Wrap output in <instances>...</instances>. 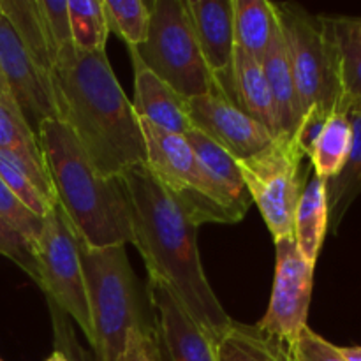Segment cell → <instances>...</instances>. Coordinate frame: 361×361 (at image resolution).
<instances>
[{
	"mask_svg": "<svg viewBox=\"0 0 361 361\" xmlns=\"http://www.w3.org/2000/svg\"><path fill=\"white\" fill-rule=\"evenodd\" d=\"M71 20V39L78 51H106L109 28L104 0H67Z\"/></svg>",
	"mask_w": 361,
	"mask_h": 361,
	"instance_id": "27",
	"label": "cell"
},
{
	"mask_svg": "<svg viewBox=\"0 0 361 361\" xmlns=\"http://www.w3.org/2000/svg\"><path fill=\"white\" fill-rule=\"evenodd\" d=\"M337 51L338 81L342 102L338 108L353 109L361 106V41L356 32L358 18L324 16Z\"/></svg>",
	"mask_w": 361,
	"mask_h": 361,
	"instance_id": "21",
	"label": "cell"
},
{
	"mask_svg": "<svg viewBox=\"0 0 361 361\" xmlns=\"http://www.w3.org/2000/svg\"><path fill=\"white\" fill-rule=\"evenodd\" d=\"M85 288L97 361H122L133 331L157 337L145 309L126 245L88 247L80 242Z\"/></svg>",
	"mask_w": 361,
	"mask_h": 361,
	"instance_id": "4",
	"label": "cell"
},
{
	"mask_svg": "<svg viewBox=\"0 0 361 361\" xmlns=\"http://www.w3.org/2000/svg\"><path fill=\"white\" fill-rule=\"evenodd\" d=\"M37 286L53 309L69 316L92 342L90 310L81 264L80 240L59 203L42 219V229L34 243Z\"/></svg>",
	"mask_w": 361,
	"mask_h": 361,
	"instance_id": "8",
	"label": "cell"
},
{
	"mask_svg": "<svg viewBox=\"0 0 361 361\" xmlns=\"http://www.w3.org/2000/svg\"><path fill=\"white\" fill-rule=\"evenodd\" d=\"M130 49L187 101L221 90L204 63L185 0H154L147 41Z\"/></svg>",
	"mask_w": 361,
	"mask_h": 361,
	"instance_id": "5",
	"label": "cell"
},
{
	"mask_svg": "<svg viewBox=\"0 0 361 361\" xmlns=\"http://www.w3.org/2000/svg\"><path fill=\"white\" fill-rule=\"evenodd\" d=\"M0 217L34 245L42 229V219L28 210L2 180H0Z\"/></svg>",
	"mask_w": 361,
	"mask_h": 361,
	"instance_id": "29",
	"label": "cell"
},
{
	"mask_svg": "<svg viewBox=\"0 0 361 361\" xmlns=\"http://www.w3.org/2000/svg\"><path fill=\"white\" fill-rule=\"evenodd\" d=\"M134 66V101L133 108L137 118L147 120L152 126L166 133L185 136L194 129L190 122L187 99L173 90L157 74L152 73L140 60L134 49H130Z\"/></svg>",
	"mask_w": 361,
	"mask_h": 361,
	"instance_id": "15",
	"label": "cell"
},
{
	"mask_svg": "<svg viewBox=\"0 0 361 361\" xmlns=\"http://www.w3.org/2000/svg\"><path fill=\"white\" fill-rule=\"evenodd\" d=\"M37 136L56 203L78 240L94 249L134 245L130 204L120 178L99 175L73 130L59 118L44 120Z\"/></svg>",
	"mask_w": 361,
	"mask_h": 361,
	"instance_id": "3",
	"label": "cell"
},
{
	"mask_svg": "<svg viewBox=\"0 0 361 361\" xmlns=\"http://www.w3.org/2000/svg\"><path fill=\"white\" fill-rule=\"evenodd\" d=\"M233 25L236 46L261 60L268 51L279 28L274 2L268 0H233Z\"/></svg>",
	"mask_w": 361,
	"mask_h": 361,
	"instance_id": "23",
	"label": "cell"
},
{
	"mask_svg": "<svg viewBox=\"0 0 361 361\" xmlns=\"http://www.w3.org/2000/svg\"><path fill=\"white\" fill-rule=\"evenodd\" d=\"M0 9L13 25L35 66L49 80V73L56 60V49L42 18L39 0H0Z\"/></svg>",
	"mask_w": 361,
	"mask_h": 361,
	"instance_id": "20",
	"label": "cell"
},
{
	"mask_svg": "<svg viewBox=\"0 0 361 361\" xmlns=\"http://www.w3.org/2000/svg\"><path fill=\"white\" fill-rule=\"evenodd\" d=\"M275 249L270 305L256 330L289 353L300 331L307 326L316 267L303 259L293 236L275 242Z\"/></svg>",
	"mask_w": 361,
	"mask_h": 361,
	"instance_id": "10",
	"label": "cell"
},
{
	"mask_svg": "<svg viewBox=\"0 0 361 361\" xmlns=\"http://www.w3.org/2000/svg\"><path fill=\"white\" fill-rule=\"evenodd\" d=\"M130 204L134 247L148 275L169 286L187 312L215 342L233 326L208 282L197 249V226L162 189L148 166H136L120 176Z\"/></svg>",
	"mask_w": 361,
	"mask_h": 361,
	"instance_id": "2",
	"label": "cell"
},
{
	"mask_svg": "<svg viewBox=\"0 0 361 361\" xmlns=\"http://www.w3.org/2000/svg\"><path fill=\"white\" fill-rule=\"evenodd\" d=\"M185 6L204 63L222 94L233 101V60L236 49L233 0H185Z\"/></svg>",
	"mask_w": 361,
	"mask_h": 361,
	"instance_id": "14",
	"label": "cell"
},
{
	"mask_svg": "<svg viewBox=\"0 0 361 361\" xmlns=\"http://www.w3.org/2000/svg\"><path fill=\"white\" fill-rule=\"evenodd\" d=\"M187 109L194 129L217 141L236 161L259 154L275 141L267 127L242 111L222 90L190 99Z\"/></svg>",
	"mask_w": 361,
	"mask_h": 361,
	"instance_id": "11",
	"label": "cell"
},
{
	"mask_svg": "<svg viewBox=\"0 0 361 361\" xmlns=\"http://www.w3.org/2000/svg\"><path fill=\"white\" fill-rule=\"evenodd\" d=\"M356 32H358V37L361 41V18H358V25H356Z\"/></svg>",
	"mask_w": 361,
	"mask_h": 361,
	"instance_id": "38",
	"label": "cell"
},
{
	"mask_svg": "<svg viewBox=\"0 0 361 361\" xmlns=\"http://www.w3.org/2000/svg\"><path fill=\"white\" fill-rule=\"evenodd\" d=\"M148 296L157 314L168 361H217V342L194 321L161 279L148 275Z\"/></svg>",
	"mask_w": 361,
	"mask_h": 361,
	"instance_id": "13",
	"label": "cell"
},
{
	"mask_svg": "<svg viewBox=\"0 0 361 361\" xmlns=\"http://www.w3.org/2000/svg\"><path fill=\"white\" fill-rule=\"evenodd\" d=\"M4 95H11V94H9V88H7L6 80H4L2 71H0V97H4Z\"/></svg>",
	"mask_w": 361,
	"mask_h": 361,
	"instance_id": "36",
	"label": "cell"
},
{
	"mask_svg": "<svg viewBox=\"0 0 361 361\" xmlns=\"http://www.w3.org/2000/svg\"><path fill=\"white\" fill-rule=\"evenodd\" d=\"M353 127L351 150L344 168L335 178L326 180L328 229L337 233L349 207L361 194V106L349 109Z\"/></svg>",
	"mask_w": 361,
	"mask_h": 361,
	"instance_id": "22",
	"label": "cell"
},
{
	"mask_svg": "<svg viewBox=\"0 0 361 361\" xmlns=\"http://www.w3.org/2000/svg\"><path fill=\"white\" fill-rule=\"evenodd\" d=\"M295 78L302 113L310 109L330 115L342 102L337 51L326 18L309 13L298 4L274 2Z\"/></svg>",
	"mask_w": 361,
	"mask_h": 361,
	"instance_id": "6",
	"label": "cell"
},
{
	"mask_svg": "<svg viewBox=\"0 0 361 361\" xmlns=\"http://www.w3.org/2000/svg\"><path fill=\"white\" fill-rule=\"evenodd\" d=\"M46 361H74L73 358H71L69 355H66V353L62 351V349H55V351L51 353V355L46 358Z\"/></svg>",
	"mask_w": 361,
	"mask_h": 361,
	"instance_id": "35",
	"label": "cell"
},
{
	"mask_svg": "<svg viewBox=\"0 0 361 361\" xmlns=\"http://www.w3.org/2000/svg\"><path fill=\"white\" fill-rule=\"evenodd\" d=\"M289 361H348L337 345L317 335L309 326L300 331L298 338L288 353Z\"/></svg>",
	"mask_w": 361,
	"mask_h": 361,
	"instance_id": "31",
	"label": "cell"
},
{
	"mask_svg": "<svg viewBox=\"0 0 361 361\" xmlns=\"http://www.w3.org/2000/svg\"><path fill=\"white\" fill-rule=\"evenodd\" d=\"M259 62L263 66L268 85H270L281 136L293 140L303 118V113L302 106H300L298 92H296L295 78H293L291 73V66H289L281 25H279L277 32L271 39L270 48H268V51L264 53Z\"/></svg>",
	"mask_w": 361,
	"mask_h": 361,
	"instance_id": "18",
	"label": "cell"
},
{
	"mask_svg": "<svg viewBox=\"0 0 361 361\" xmlns=\"http://www.w3.org/2000/svg\"><path fill=\"white\" fill-rule=\"evenodd\" d=\"M56 118L66 123L97 173L120 178L147 164V147L133 102L120 87L106 51L67 46L49 73Z\"/></svg>",
	"mask_w": 361,
	"mask_h": 361,
	"instance_id": "1",
	"label": "cell"
},
{
	"mask_svg": "<svg viewBox=\"0 0 361 361\" xmlns=\"http://www.w3.org/2000/svg\"><path fill=\"white\" fill-rule=\"evenodd\" d=\"M0 254L21 268L30 279L37 282V267H35L34 245L23 235L11 228L0 217Z\"/></svg>",
	"mask_w": 361,
	"mask_h": 361,
	"instance_id": "30",
	"label": "cell"
},
{
	"mask_svg": "<svg viewBox=\"0 0 361 361\" xmlns=\"http://www.w3.org/2000/svg\"><path fill=\"white\" fill-rule=\"evenodd\" d=\"M140 127L147 147L148 169L197 228L207 222H240L238 215L229 208L207 175L185 136L166 133L141 118Z\"/></svg>",
	"mask_w": 361,
	"mask_h": 361,
	"instance_id": "7",
	"label": "cell"
},
{
	"mask_svg": "<svg viewBox=\"0 0 361 361\" xmlns=\"http://www.w3.org/2000/svg\"><path fill=\"white\" fill-rule=\"evenodd\" d=\"M303 159L293 140L279 136L259 154L236 161L247 192L259 208L274 242L293 236L296 204L309 178L302 175Z\"/></svg>",
	"mask_w": 361,
	"mask_h": 361,
	"instance_id": "9",
	"label": "cell"
},
{
	"mask_svg": "<svg viewBox=\"0 0 361 361\" xmlns=\"http://www.w3.org/2000/svg\"><path fill=\"white\" fill-rule=\"evenodd\" d=\"M233 101L242 111L267 127L275 137L281 136L274 97L263 66L256 56L238 46L233 60Z\"/></svg>",
	"mask_w": 361,
	"mask_h": 361,
	"instance_id": "17",
	"label": "cell"
},
{
	"mask_svg": "<svg viewBox=\"0 0 361 361\" xmlns=\"http://www.w3.org/2000/svg\"><path fill=\"white\" fill-rule=\"evenodd\" d=\"M341 355L348 361H361V345H351V348H338Z\"/></svg>",
	"mask_w": 361,
	"mask_h": 361,
	"instance_id": "34",
	"label": "cell"
},
{
	"mask_svg": "<svg viewBox=\"0 0 361 361\" xmlns=\"http://www.w3.org/2000/svg\"><path fill=\"white\" fill-rule=\"evenodd\" d=\"M328 231L326 180L316 173L307 178L293 222V238L307 263L316 267Z\"/></svg>",
	"mask_w": 361,
	"mask_h": 361,
	"instance_id": "19",
	"label": "cell"
},
{
	"mask_svg": "<svg viewBox=\"0 0 361 361\" xmlns=\"http://www.w3.org/2000/svg\"><path fill=\"white\" fill-rule=\"evenodd\" d=\"M0 152H9L37 168L46 169L37 133L28 126L11 95L0 97Z\"/></svg>",
	"mask_w": 361,
	"mask_h": 361,
	"instance_id": "25",
	"label": "cell"
},
{
	"mask_svg": "<svg viewBox=\"0 0 361 361\" xmlns=\"http://www.w3.org/2000/svg\"><path fill=\"white\" fill-rule=\"evenodd\" d=\"M73 360H74V361H97V360H92L90 356H87L83 351H80V349H78L76 355L73 356Z\"/></svg>",
	"mask_w": 361,
	"mask_h": 361,
	"instance_id": "37",
	"label": "cell"
},
{
	"mask_svg": "<svg viewBox=\"0 0 361 361\" xmlns=\"http://www.w3.org/2000/svg\"><path fill=\"white\" fill-rule=\"evenodd\" d=\"M353 127L349 111L337 108L328 115L309 159L314 173L324 180H331L342 171L351 150Z\"/></svg>",
	"mask_w": 361,
	"mask_h": 361,
	"instance_id": "24",
	"label": "cell"
},
{
	"mask_svg": "<svg viewBox=\"0 0 361 361\" xmlns=\"http://www.w3.org/2000/svg\"><path fill=\"white\" fill-rule=\"evenodd\" d=\"M217 361H289V356L256 326L233 323L217 341Z\"/></svg>",
	"mask_w": 361,
	"mask_h": 361,
	"instance_id": "26",
	"label": "cell"
},
{
	"mask_svg": "<svg viewBox=\"0 0 361 361\" xmlns=\"http://www.w3.org/2000/svg\"><path fill=\"white\" fill-rule=\"evenodd\" d=\"M0 361H2V360H0Z\"/></svg>",
	"mask_w": 361,
	"mask_h": 361,
	"instance_id": "39",
	"label": "cell"
},
{
	"mask_svg": "<svg viewBox=\"0 0 361 361\" xmlns=\"http://www.w3.org/2000/svg\"><path fill=\"white\" fill-rule=\"evenodd\" d=\"M0 71L11 97L23 113L28 126L37 133L48 118H56L49 80L41 73L27 48L0 9Z\"/></svg>",
	"mask_w": 361,
	"mask_h": 361,
	"instance_id": "12",
	"label": "cell"
},
{
	"mask_svg": "<svg viewBox=\"0 0 361 361\" xmlns=\"http://www.w3.org/2000/svg\"><path fill=\"white\" fill-rule=\"evenodd\" d=\"M185 140L189 141L190 148L200 159L201 166L210 176L214 185L217 187L221 196L242 221L249 212L252 200L247 192L236 159L226 148H222L217 141H214L210 136L197 129L189 130L185 134Z\"/></svg>",
	"mask_w": 361,
	"mask_h": 361,
	"instance_id": "16",
	"label": "cell"
},
{
	"mask_svg": "<svg viewBox=\"0 0 361 361\" xmlns=\"http://www.w3.org/2000/svg\"><path fill=\"white\" fill-rule=\"evenodd\" d=\"M39 7H41L49 37H51L53 46H55L56 55H59L67 46H73L67 0H39Z\"/></svg>",
	"mask_w": 361,
	"mask_h": 361,
	"instance_id": "32",
	"label": "cell"
},
{
	"mask_svg": "<svg viewBox=\"0 0 361 361\" xmlns=\"http://www.w3.org/2000/svg\"><path fill=\"white\" fill-rule=\"evenodd\" d=\"M109 32H115L129 48H140L148 37L150 6L143 0H104Z\"/></svg>",
	"mask_w": 361,
	"mask_h": 361,
	"instance_id": "28",
	"label": "cell"
},
{
	"mask_svg": "<svg viewBox=\"0 0 361 361\" xmlns=\"http://www.w3.org/2000/svg\"><path fill=\"white\" fill-rule=\"evenodd\" d=\"M122 361H159L157 337L133 331L129 335L126 355Z\"/></svg>",
	"mask_w": 361,
	"mask_h": 361,
	"instance_id": "33",
	"label": "cell"
}]
</instances>
